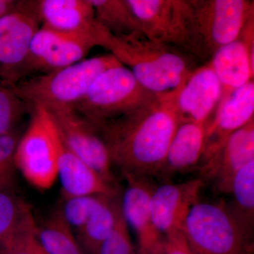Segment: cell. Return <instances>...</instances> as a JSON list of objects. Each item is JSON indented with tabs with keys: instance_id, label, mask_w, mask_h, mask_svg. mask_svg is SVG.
<instances>
[{
	"instance_id": "1",
	"label": "cell",
	"mask_w": 254,
	"mask_h": 254,
	"mask_svg": "<svg viewBox=\"0 0 254 254\" xmlns=\"http://www.w3.org/2000/svg\"><path fill=\"white\" fill-rule=\"evenodd\" d=\"M174 91L158 95L151 103L120 118L93 124L108 147L113 166L122 174L146 177L160 174L180 125Z\"/></svg>"
},
{
	"instance_id": "2",
	"label": "cell",
	"mask_w": 254,
	"mask_h": 254,
	"mask_svg": "<svg viewBox=\"0 0 254 254\" xmlns=\"http://www.w3.org/2000/svg\"><path fill=\"white\" fill-rule=\"evenodd\" d=\"M96 42L127 66L145 89L156 95L175 91L200 66L182 50L151 41L141 33L115 36L100 24Z\"/></svg>"
},
{
	"instance_id": "3",
	"label": "cell",
	"mask_w": 254,
	"mask_h": 254,
	"mask_svg": "<svg viewBox=\"0 0 254 254\" xmlns=\"http://www.w3.org/2000/svg\"><path fill=\"white\" fill-rule=\"evenodd\" d=\"M123 65L114 55H100L47 74L12 85L18 96L49 113L73 109L96 78L108 68Z\"/></svg>"
},
{
	"instance_id": "4",
	"label": "cell",
	"mask_w": 254,
	"mask_h": 254,
	"mask_svg": "<svg viewBox=\"0 0 254 254\" xmlns=\"http://www.w3.org/2000/svg\"><path fill=\"white\" fill-rule=\"evenodd\" d=\"M190 55L202 64L210 61L222 46L232 43L251 18L250 0H187Z\"/></svg>"
},
{
	"instance_id": "5",
	"label": "cell",
	"mask_w": 254,
	"mask_h": 254,
	"mask_svg": "<svg viewBox=\"0 0 254 254\" xmlns=\"http://www.w3.org/2000/svg\"><path fill=\"white\" fill-rule=\"evenodd\" d=\"M123 65L108 68L92 83L74 109L96 125L134 111L156 99Z\"/></svg>"
},
{
	"instance_id": "6",
	"label": "cell",
	"mask_w": 254,
	"mask_h": 254,
	"mask_svg": "<svg viewBox=\"0 0 254 254\" xmlns=\"http://www.w3.org/2000/svg\"><path fill=\"white\" fill-rule=\"evenodd\" d=\"M182 232L195 254H251L253 250V242L241 230L225 201L198 200Z\"/></svg>"
},
{
	"instance_id": "7",
	"label": "cell",
	"mask_w": 254,
	"mask_h": 254,
	"mask_svg": "<svg viewBox=\"0 0 254 254\" xmlns=\"http://www.w3.org/2000/svg\"><path fill=\"white\" fill-rule=\"evenodd\" d=\"M27 129L19 138L15 152L17 171L35 188L49 190L58 175V162L63 142L50 114L33 107Z\"/></svg>"
},
{
	"instance_id": "8",
	"label": "cell",
	"mask_w": 254,
	"mask_h": 254,
	"mask_svg": "<svg viewBox=\"0 0 254 254\" xmlns=\"http://www.w3.org/2000/svg\"><path fill=\"white\" fill-rule=\"evenodd\" d=\"M41 26L37 1H20L17 9L0 19V79L3 83L12 86L22 80L30 45Z\"/></svg>"
},
{
	"instance_id": "9",
	"label": "cell",
	"mask_w": 254,
	"mask_h": 254,
	"mask_svg": "<svg viewBox=\"0 0 254 254\" xmlns=\"http://www.w3.org/2000/svg\"><path fill=\"white\" fill-rule=\"evenodd\" d=\"M127 1L138 18L142 33L145 37L151 41L182 50L191 56L187 0Z\"/></svg>"
},
{
	"instance_id": "10",
	"label": "cell",
	"mask_w": 254,
	"mask_h": 254,
	"mask_svg": "<svg viewBox=\"0 0 254 254\" xmlns=\"http://www.w3.org/2000/svg\"><path fill=\"white\" fill-rule=\"evenodd\" d=\"M95 46L96 41L91 37L62 33L41 26L30 45L22 79L36 73L54 72L77 63Z\"/></svg>"
},
{
	"instance_id": "11",
	"label": "cell",
	"mask_w": 254,
	"mask_h": 254,
	"mask_svg": "<svg viewBox=\"0 0 254 254\" xmlns=\"http://www.w3.org/2000/svg\"><path fill=\"white\" fill-rule=\"evenodd\" d=\"M49 114L64 146L115 185L109 150L96 127L74 108Z\"/></svg>"
},
{
	"instance_id": "12",
	"label": "cell",
	"mask_w": 254,
	"mask_h": 254,
	"mask_svg": "<svg viewBox=\"0 0 254 254\" xmlns=\"http://www.w3.org/2000/svg\"><path fill=\"white\" fill-rule=\"evenodd\" d=\"M221 95V84L210 64L195 68L174 91V105L180 124L207 123L218 108Z\"/></svg>"
},
{
	"instance_id": "13",
	"label": "cell",
	"mask_w": 254,
	"mask_h": 254,
	"mask_svg": "<svg viewBox=\"0 0 254 254\" xmlns=\"http://www.w3.org/2000/svg\"><path fill=\"white\" fill-rule=\"evenodd\" d=\"M204 182L200 178L155 187L150 198L152 221L162 236L182 231L191 207L199 200Z\"/></svg>"
},
{
	"instance_id": "14",
	"label": "cell",
	"mask_w": 254,
	"mask_h": 254,
	"mask_svg": "<svg viewBox=\"0 0 254 254\" xmlns=\"http://www.w3.org/2000/svg\"><path fill=\"white\" fill-rule=\"evenodd\" d=\"M254 160V120L234 132L220 148L199 167L200 177L213 182L219 191L228 193L236 174Z\"/></svg>"
},
{
	"instance_id": "15",
	"label": "cell",
	"mask_w": 254,
	"mask_h": 254,
	"mask_svg": "<svg viewBox=\"0 0 254 254\" xmlns=\"http://www.w3.org/2000/svg\"><path fill=\"white\" fill-rule=\"evenodd\" d=\"M127 187L121 201L123 215L138 240V254H148L160 247L163 237L152 221L150 198L155 185L150 177L123 174Z\"/></svg>"
},
{
	"instance_id": "16",
	"label": "cell",
	"mask_w": 254,
	"mask_h": 254,
	"mask_svg": "<svg viewBox=\"0 0 254 254\" xmlns=\"http://www.w3.org/2000/svg\"><path fill=\"white\" fill-rule=\"evenodd\" d=\"M216 110L213 121L207 125L200 164L211 158L234 132L254 120V80L234 91Z\"/></svg>"
},
{
	"instance_id": "17",
	"label": "cell",
	"mask_w": 254,
	"mask_h": 254,
	"mask_svg": "<svg viewBox=\"0 0 254 254\" xmlns=\"http://www.w3.org/2000/svg\"><path fill=\"white\" fill-rule=\"evenodd\" d=\"M37 9L42 26L96 41L100 23L90 0H39Z\"/></svg>"
},
{
	"instance_id": "18",
	"label": "cell",
	"mask_w": 254,
	"mask_h": 254,
	"mask_svg": "<svg viewBox=\"0 0 254 254\" xmlns=\"http://www.w3.org/2000/svg\"><path fill=\"white\" fill-rule=\"evenodd\" d=\"M63 199L88 195L118 196L112 185L91 167L63 145L58 162V175Z\"/></svg>"
},
{
	"instance_id": "19",
	"label": "cell",
	"mask_w": 254,
	"mask_h": 254,
	"mask_svg": "<svg viewBox=\"0 0 254 254\" xmlns=\"http://www.w3.org/2000/svg\"><path fill=\"white\" fill-rule=\"evenodd\" d=\"M207 125L193 122L179 125L159 176L167 178L195 168L200 163L204 150Z\"/></svg>"
},
{
	"instance_id": "20",
	"label": "cell",
	"mask_w": 254,
	"mask_h": 254,
	"mask_svg": "<svg viewBox=\"0 0 254 254\" xmlns=\"http://www.w3.org/2000/svg\"><path fill=\"white\" fill-rule=\"evenodd\" d=\"M216 74L222 87L219 105L234 91L254 80L248 50L242 34L235 41L222 46L208 63Z\"/></svg>"
},
{
	"instance_id": "21",
	"label": "cell",
	"mask_w": 254,
	"mask_h": 254,
	"mask_svg": "<svg viewBox=\"0 0 254 254\" xmlns=\"http://www.w3.org/2000/svg\"><path fill=\"white\" fill-rule=\"evenodd\" d=\"M226 203L232 218L246 237L253 242L254 231V160L241 169L234 177Z\"/></svg>"
},
{
	"instance_id": "22",
	"label": "cell",
	"mask_w": 254,
	"mask_h": 254,
	"mask_svg": "<svg viewBox=\"0 0 254 254\" xmlns=\"http://www.w3.org/2000/svg\"><path fill=\"white\" fill-rule=\"evenodd\" d=\"M120 210L121 201L118 196L107 197L86 224L74 233L85 254H98L100 246L113 230Z\"/></svg>"
},
{
	"instance_id": "23",
	"label": "cell",
	"mask_w": 254,
	"mask_h": 254,
	"mask_svg": "<svg viewBox=\"0 0 254 254\" xmlns=\"http://www.w3.org/2000/svg\"><path fill=\"white\" fill-rule=\"evenodd\" d=\"M36 235L48 254H85L60 207L37 222Z\"/></svg>"
},
{
	"instance_id": "24",
	"label": "cell",
	"mask_w": 254,
	"mask_h": 254,
	"mask_svg": "<svg viewBox=\"0 0 254 254\" xmlns=\"http://www.w3.org/2000/svg\"><path fill=\"white\" fill-rule=\"evenodd\" d=\"M98 22L115 36L142 33L141 25L127 0H90Z\"/></svg>"
},
{
	"instance_id": "25",
	"label": "cell",
	"mask_w": 254,
	"mask_h": 254,
	"mask_svg": "<svg viewBox=\"0 0 254 254\" xmlns=\"http://www.w3.org/2000/svg\"><path fill=\"white\" fill-rule=\"evenodd\" d=\"M32 213L30 205L15 192L0 190V250Z\"/></svg>"
},
{
	"instance_id": "26",
	"label": "cell",
	"mask_w": 254,
	"mask_h": 254,
	"mask_svg": "<svg viewBox=\"0 0 254 254\" xmlns=\"http://www.w3.org/2000/svg\"><path fill=\"white\" fill-rule=\"evenodd\" d=\"M29 107L33 108L16 94L12 86L0 85V136L14 133L15 126Z\"/></svg>"
},
{
	"instance_id": "27",
	"label": "cell",
	"mask_w": 254,
	"mask_h": 254,
	"mask_svg": "<svg viewBox=\"0 0 254 254\" xmlns=\"http://www.w3.org/2000/svg\"><path fill=\"white\" fill-rule=\"evenodd\" d=\"M108 195H88L63 199L60 207L64 218L76 233L88 221L93 212ZM116 197V196H115Z\"/></svg>"
},
{
	"instance_id": "28",
	"label": "cell",
	"mask_w": 254,
	"mask_h": 254,
	"mask_svg": "<svg viewBox=\"0 0 254 254\" xmlns=\"http://www.w3.org/2000/svg\"><path fill=\"white\" fill-rule=\"evenodd\" d=\"M36 224L32 213L3 246L4 254H48L37 237Z\"/></svg>"
},
{
	"instance_id": "29",
	"label": "cell",
	"mask_w": 254,
	"mask_h": 254,
	"mask_svg": "<svg viewBox=\"0 0 254 254\" xmlns=\"http://www.w3.org/2000/svg\"><path fill=\"white\" fill-rule=\"evenodd\" d=\"M19 140L16 133L0 136V190L15 192L16 169L15 152Z\"/></svg>"
},
{
	"instance_id": "30",
	"label": "cell",
	"mask_w": 254,
	"mask_h": 254,
	"mask_svg": "<svg viewBox=\"0 0 254 254\" xmlns=\"http://www.w3.org/2000/svg\"><path fill=\"white\" fill-rule=\"evenodd\" d=\"M98 254H135L128 226L122 209L113 230L100 246Z\"/></svg>"
},
{
	"instance_id": "31",
	"label": "cell",
	"mask_w": 254,
	"mask_h": 254,
	"mask_svg": "<svg viewBox=\"0 0 254 254\" xmlns=\"http://www.w3.org/2000/svg\"><path fill=\"white\" fill-rule=\"evenodd\" d=\"M162 248L163 254H195L181 231L164 237Z\"/></svg>"
},
{
	"instance_id": "32",
	"label": "cell",
	"mask_w": 254,
	"mask_h": 254,
	"mask_svg": "<svg viewBox=\"0 0 254 254\" xmlns=\"http://www.w3.org/2000/svg\"><path fill=\"white\" fill-rule=\"evenodd\" d=\"M20 1L0 0V19L17 9Z\"/></svg>"
},
{
	"instance_id": "33",
	"label": "cell",
	"mask_w": 254,
	"mask_h": 254,
	"mask_svg": "<svg viewBox=\"0 0 254 254\" xmlns=\"http://www.w3.org/2000/svg\"><path fill=\"white\" fill-rule=\"evenodd\" d=\"M148 254H163V248H162V245L160 247H158L156 250L153 251V252H150V253Z\"/></svg>"
},
{
	"instance_id": "34",
	"label": "cell",
	"mask_w": 254,
	"mask_h": 254,
	"mask_svg": "<svg viewBox=\"0 0 254 254\" xmlns=\"http://www.w3.org/2000/svg\"><path fill=\"white\" fill-rule=\"evenodd\" d=\"M0 254H4V252L1 250H0Z\"/></svg>"
}]
</instances>
